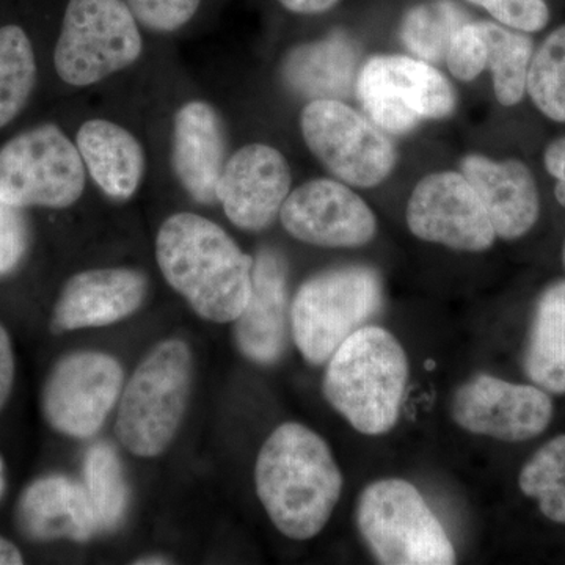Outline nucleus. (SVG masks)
I'll return each mask as SVG.
<instances>
[{"label": "nucleus", "mask_w": 565, "mask_h": 565, "mask_svg": "<svg viewBox=\"0 0 565 565\" xmlns=\"http://www.w3.org/2000/svg\"><path fill=\"white\" fill-rule=\"evenodd\" d=\"M451 414L468 433L516 444L544 433L553 418V403L539 386L479 374L457 390Z\"/></svg>", "instance_id": "13"}, {"label": "nucleus", "mask_w": 565, "mask_h": 565, "mask_svg": "<svg viewBox=\"0 0 565 565\" xmlns=\"http://www.w3.org/2000/svg\"><path fill=\"white\" fill-rule=\"evenodd\" d=\"M356 54L351 41L333 35L302 44L286 58L285 79L294 90L313 99H340L351 92Z\"/></svg>", "instance_id": "22"}, {"label": "nucleus", "mask_w": 565, "mask_h": 565, "mask_svg": "<svg viewBox=\"0 0 565 565\" xmlns=\"http://www.w3.org/2000/svg\"><path fill=\"white\" fill-rule=\"evenodd\" d=\"M462 174L484 204L497 237L514 241L533 228L541 202L533 173L525 163L515 159L497 162L471 154L462 161Z\"/></svg>", "instance_id": "19"}, {"label": "nucleus", "mask_w": 565, "mask_h": 565, "mask_svg": "<svg viewBox=\"0 0 565 565\" xmlns=\"http://www.w3.org/2000/svg\"><path fill=\"white\" fill-rule=\"evenodd\" d=\"M482 7L505 25L519 32H539L548 24L550 10L545 0H467Z\"/></svg>", "instance_id": "32"}, {"label": "nucleus", "mask_w": 565, "mask_h": 565, "mask_svg": "<svg viewBox=\"0 0 565 565\" xmlns=\"http://www.w3.org/2000/svg\"><path fill=\"white\" fill-rule=\"evenodd\" d=\"M141 54V28L125 0H68L54 50L63 84L93 87L128 70Z\"/></svg>", "instance_id": "7"}, {"label": "nucleus", "mask_w": 565, "mask_h": 565, "mask_svg": "<svg viewBox=\"0 0 565 565\" xmlns=\"http://www.w3.org/2000/svg\"><path fill=\"white\" fill-rule=\"evenodd\" d=\"M36 84L32 41L20 25L0 28V129L24 109Z\"/></svg>", "instance_id": "25"}, {"label": "nucleus", "mask_w": 565, "mask_h": 565, "mask_svg": "<svg viewBox=\"0 0 565 565\" xmlns=\"http://www.w3.org/2000/svg\"><path fill=\"white\" fill-rule=\"evenodd\" d=\"M305 143L341 181L374 188L393 172L396 151L373 120L340 99H313L303 107Z\"/></svg>", "instance_id": "10"}, {"label": "nucleus", "mask_w": 565, "mask_h": 565, "mask_svg": "<svg viewBox=\"0 0 565 565\" xmlns=\"http://www.w3.org/2000/svg\"><path fill=\"white\" fill-rule=\"evenodd\" d=\"M148 280L140 270L128 267L84 270L63 286L55 303L52 330L110 326L139 310L147 297Z\"/></svg>", "instance_id": "17"}, {"label": "nucleus", "mask_w": 565, "mask_h": 565, "mask_svg": "<svg viewBox=\"0 0 565 565\" xmlns=\"http://www.w3.org/2000/svg\"><path fill=\"white\" fill-rule=\"evenodd\" d=\"M28 245V223L22 210L0 199V277L20 266Z\"/></svg>", "instance_id": "33"}, {"label": "nucleus", "mask_w": 565, "mask_h": 565, "mask_svg": "<svg viewBox=\"0 0 565 565\" xmlns=\"http://www.w3.org/2000/svg\"><path fill=\"white\" fill-rule=\"evenodd\" d=\"M356 96L371 120L384 131L403 136L426 120H440L455 110L451 85L422 58L381 55L356 77Z\"/></svg>", "instance_id": "9"}, {"label": "nucleus", "mask_w": 565, "mask_h": 565, "mask_svg": "<svg viewBox=\"0 0 565 565\" xmlns=\"http://www.w3.org/2000/svg\"><path fill=\"white\" fill-rule=\"evenodd\" d=\"M14 381V356L7 330L0 326V411L9 401Z\"/></svg>", "instance_id": "35"}, {"label": "nucleus", "mask_w": 565, "mask_h": 565, "mask_svg": "<svg viewBox=\"0 0 565 565\" xmlns=\"http://www.w3.org/2000/svg\"><path fill=\"white\" fill-rule=\"evenodd\" d=\"M76 147L88 178L104 195L128 202L139 192L147 174V152L128 128L106 118H92L77 129Z\"/></svg>", "instance_id": "21"}, {"label": "nucleus", "mask_w": 565, "mask_h": 565, "mask_svg": "<svg viewBox=\"0 0 565 565\" xmlns=\"http://www.w3.org/2000/svg\"><path fill=\"white\" fill-rule=\"evenodd\" d=\"M17 519L22 533L39 542H85L102 530L87 489L63 476L32 482L18 501Z\"/></svg>", "instance_id": "20"}, {"label": "nucleus", "mask_w": 565, "mask_h": 565, "mask_svg": "<svg viewBox=\"0 0 565 565\" xmlns=\"http://www.w3.org/2000/svg\"><path fill=\"white\" fill-rule=\"evenodd\" d=\"M424 366H426L427 370H433V367L435 366V362H433V360H429V362L424 363Z\"/></svg>", "instance_id": "40"}, {"label": "nucleus", "mask_w": 565, "mask_h": 565, "mask_svg": "<svg viewBox=\"0 0 565 565\" xmlns=\"http://www.w3.org/2000/svg\"><path fill=\"white\" fill-rule=\"evenodd\" d=\"M452 76L473 81L487 68V47L478 22H465L452 36L445 57Z\"/></svg>", "instance_id": "31"}, {"label": "nucleus", "mask_w": 565, "mask_h": 565, "mask_svg": "<svg viewBox=\"0 0 565 565\" xmlns=\"http://www.w3.org/2000/svg\"><path fill=\"white\" fill-rule=\"evenodd\" d=\"M156 259L167 282L207 321H236L250 296L253 258L217 223L177 212L159 228Z\"/></svg>", "instance_id": "2"}, {"label": "nucleus", "mask_w": 565, "mask_h": 565, "mask_svg": "<svg viewBox=\"0 0 565 565\" xmlns=\"http://www.w3.org/2000/svg\"><path fill=\"white\" fill-rule=\"evenodd\" d=\"M87 177L76 141L51 122L0 148V199L20 210H66L84 195Z\"/></svg>", "instance_id": "8"}, {"label": "nucleus", "mask_w": 565, "mask_h": 565, "mask_svg": "<svg viewBox=\"0 0 565 565\" xmlns=\"http://www.w3.org/2000/svg\"><path fill=\"white\" fill-rule=\"evenodd\" d=\"M226 162L221 115L204 99L182 104L173 117L174 177L193 202L217 203V184Z\"/></svg>", "instance_id": "18"}, {"label": "nucleus", "mask_w": 565, "mask_h": 565, "mask_svg": "<svg viewBox=\"0 0 565 565\" xmlns=\"http://www.w3.org/2000/svg\"><path fill=\"white\" fill-rule=\"evenodd\" d=\"M291 193V170L285 156L266 143L244 145L226 158L217 184V203L244 232H262L280 215Z\"/></svg>", "instance_id": "15"}, {"label": "nucleus", "mask_w": 565, "mask_h": 565, "mask_svg": "<svg viewBox=\"0 0 565 565\" xmlns=\"http://www.w3.org/2000/svg\"><path fill=\"white\" fill-rule=\"evenodd\" d=\"M140 28L158 35H169L191 24L203 0H125Z\"/></svg>", "instance_id": "30"}, {"label": "nucleus", "mask_w": 565, "mask_h": 565, "mask_svg": "<svg viewBox=\"0 0 565 565\" xmlns=\"http://www.w3.org/2000/svg\"><path fill=\"white\" fill-rule=\"evenodd\" d=\"M407 225L419 239L460 252H484L497 237L473 185L455 172L418 182L408 200Z\"/></svg>", "instance_id": "12"}, {"label": "nucleus", "mask_w": 565, "mask_h": 565, "mask_svg": "<svg viewBox=\"0 0 565 565\" xmlns=\"http://www.w3.org/2000/svg\"><path fill=\"white\" fill-rule=\"evenodd\" d=\"M192 352L180 340L152 349L129 379L118 407L121 445L139 457L162 455L184 418L191 394Z\"/></svg>", "instance_id": "4"}, {"label": "nucleus", "mask_w": 565, "mask_h": 565, "mask_svg": "<svg viewBox=\"0 0 565 565\" xmlns=\"http://www.w3.org/2000/svg\"><path fill=\"white\" fill-rule=\"evenodd\" d=\"M282 9L296 14H321L333 9L340 0H278Z\"/></svg>", "instance_id": "36"}, {"label": "nucleus", "mask_w": 565, "mask_h": 565, "mask_svg": "<svg viewBox=\"0 0 565 565\" xmlns=\"http://www.w3.org/2000/svg\"><path fill=\"white\" fill-rule=\"evenodd\" d=\"M563 262H564V266H565V244H564V252H563Z\"/></svg>", "instance_id": "41"}, {"label": "nucleus", "mask_w": 565, "mask_h": 565, "mask_svg": "<svg viewBox=\"0 0 565 565\" xmlns=\"http://www.w3.org/2000/svg\"><path fill=\"white\" fill-rule=\"evenodd\" d=\"M467 22L462 11L449 0H435L408 11L401 29L407 50L424 62L446 57L452 36Z\"/></svg>", "instance_id": "27"}, {"label": "nucleus", "mask_w": 565, "mask_h": 565, "mask_svg": "<svg viewBox=\"0 0 565 565\" xmlns=\"http://www.w3.org/2000/svg\"><path fill=\"white\" fill-rule=\"evenodd\" d=\"M278 217L294 239L318 247H362L377 232L370 206L348 185L332 180L305 182L289 193Z\"/></svg>", "instance_id": "14"}, {"label": "nucleus", "mask_w": 565, "mask_h": 565, "mask_svg": "<svg viewBox=\"0 0 565 565\" xmlns=\"http://www.w3.org/2000/svg\"><path fill=\"white\" fill-rule=\"evenodd\" d=\"M22 555L7 539L0 537V565H20Z\"/></svg>", "instance_id": "37"}, {"label": "nucleus", "mask_w": 565, "mask_h": 565, "mask_svg": "<svg viewBox=\"0 0 565 565\" xmlns=\"http://www.w3.org/2000/svg\"><path fill=\"white\" fill-rule=\"evenodd\" d=\"M486 41L487 68L492 70L494 95L505 107L516 106L526 93L533 40L494 22H478Z\"/></svg>", "instance_id": "24"}, {"label": "nucleus", "mask_w": 565, "mask_h": 565, "mask_svg": "<svg viewBox=\"0 0 565 565\" xmlns=\"http://www.w3.org/2000/svg\"><path fill=\"white\" fill-rule=\"evenodd\" d=\"M289 323L288 264L280 252L262 248L253 258L247 305L234 321L237 348L253 363H277L288 344Z\"/></svg>", "instance_id": "16"}, {"label": "nucleus", "mask_w": 565, "mask_h": 565, "mask_svg": "<svg viewBox=\"0 0 565 565\" xmlns=\"http://www.w3.org/2000/svg\"><path fill=\"white\" fill-rule=\"evenodd\" d=\"M407 382L403 344L382 327L364 326L327 362L323 394L353 429L382 435L399 418Z\"/></svg>", "instance_id": "3"}, {"label": "nucleus", "mask_w": 565, "mask_h": 565, "mask_svg": "<svg viewBox=\"0 0 565 565\" xmlns=\"http://www.w3.org/2000/svg\"><path fill=\"white\" fill-rule=\"evenodd\" d=\"M136 564H148V565H152V564H169V561H166L163 559V557H147V559H140V561H136Z\"/></svg>", "instance_id": "39"}, {"label": "nucleus", "mask_w": 565, "mask_h": 565, "mask_svg": "<svg viewBox=\"0 0 565 565\" xmlns=\"http://www.w3.org/2000/svg\"><path fill=\"white\" fill-rule=\"evenodd\" d=\"M520 490L546 519L565 525V434L546 441L522 468Z\"/></svg>", "instance_id": "26"}, {"label": "nucleus", "mask_w": 565, "mask_h": 565, "mask_svg": "<svg viewBox=\"0 0 565 565\" xmlns=\"http://www.w3.org/2000/svg\"><path fill=\"white\" fill-rule=\"evenodd\" d=\"M356 525L385 565H451L456 550L419 490L404 479H381L363 490Z\"/></svg>", "instance_id": "6"}, {"label": "nucleus", "mask_w": 565, "mask_h": 565, "mask_svg": "<svg viewBox=\"0 0 565 565\" xmlns=\"http://www.w3.org/2000/svg\"><path fill=\"white\" fill-rule=\"evenodd\" d=\"M122 388L114 356L77 352L55 364L43 392V412L57 433L87 438L102 429Z\"/></svg>", "instance_id": "11"}, {"label": "nucleus", "mask_w": 565, "mask_h": 565, "mask_svg": "<svg viewBox=\"0 0 565 565\" xmlns=\"http://www.w3.org/2000/svg\"><path fill=\"white\" fill-rule=\"evenodd\" d=\"M526 92L545 117L565 122V24L550 33L533 54Z\"/></svg>", "instance_id": "29"}, {"label": "nucleus", "mask_w": 565, "mask_h": 565, "mask_svg": "<svg viewBox=\"0 0 565 565\" xmlns=\"http://www.w3.org/2000/svg\"><path fill=\"white\" fill-rule=\"evenodd\" d=\"M546 172L556 180L555 196L565 207V137L552 141L544 154Z\"/></svg>", "instance_id": "34"}, {"label": "nucleus", "mask_w": 565, "mask_h": 565, "mask_svg": "<svg viewBox=\"0 0 565 565\" xmlns=\"http://www.w3.org/2000/svg\"><path fill=\"white\" fill-rule=\"evenodd\" d=\"M85 489L102 530L120 525L128 504V487L120 459L109 445H95L85 457Z\"/></svg>", "instance_id": "28"}, {"label": "nucleus", "mask_w": 565, "mask_h": 565, "mask_svg": "<svg viewBox=\"0 0 565 565\" xmlns=\"http://www.w3.org/2000/svg\"><path fill=\"white\" fill-rule=\"evenodd\" d=\"M525 371L530 381L546 393H565V280L553 282L539 297Z\"/></svg>", "instance_id": "23"}, {"label": "nucleus", "mask_w": 565, "mask_h": 565, "mask_svg": "<svg viewBox=\"0 0 565 565\" xmlns=\"http://www.w3.org/2000/svg\"><path fill=\"white\" fill-rule=\"evenodd\" d=\"M255 482L274 525L296 541L321 533L343 492V475L329 445L299 423L281 424L267 438Z\"/></svg>", "instance_id": "1"}, {"label": "nucleus", "mask_w": 565, "mask_h": 565, "mask_svg": "<svg viewBox=\"0 0 565 565\" xmlns=\"http://www.w3.org/2000/svg\"><path fill=\"white\" fill-rule=\"evenodd\" d=\"M3 492H6V468H3L2 457H0V500H2Z\"/></svg>", "instance_id": "38"}, {"label": "nucleus", "mask_w": 565, "mask_h": 565, "mask_svg": "<svg viewBox=\"0 0 565 565\" xmlns=\"http://www.w3.org/2000/svg\"><path fill=\"white\" fill-rule=\"evenodd\" d=\"M384 303V286L374 269L348 266L326 270L303 282L291 305L297 349L311 364L330 360L356 330L367 326Z\"/></svg>", "instance_id": "5"}]
</instances>
